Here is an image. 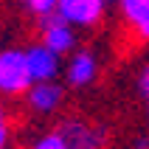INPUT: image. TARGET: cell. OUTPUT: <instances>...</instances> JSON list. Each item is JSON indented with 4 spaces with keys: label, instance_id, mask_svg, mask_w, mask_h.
Returning a JSON list of instances; mask_svg holds the SVG:
<instances>
[{
    "label": "cell",
    "instance_id": "obj_1",
    "mask_svg": "<svg viewBox=\"0 0 149 149\" xmlns=\"http://www.w3.org/2000/svg\"><path fill=\"white\" fill-rule=\"evenodd\" d=\"M34 84L28 70L25 48H0V96L3 99H23L25 90Z\"/></svg>",
    "mask_w": 149,
    "mask_h": 149
},
{
    "label": "cell",
    "instance_id": "obj_3",
    "mask_svg": "<svg viewBox=\"0 0 149 149\" xmlns=\"http://www.w3.org/2000/svg\"><path fill=\"white\" fill-rule=\"evenodd\" d=\"M37 31H40V42L42 45H48V48L54 51V54H59L62 59L79 48V37H76L79 28H73L68 20H62L56 11L48 14V17H42V20H37Z\"/></svg>",
    "mask_w": 149,
    "mask_h": 149
},
{
    "label": "cell",
    "instance_id": "obj_10",
    "mask_svg": "<svg viewBox=\"0 0 149 149\" xmlns=\"http://www.w3.org/2000/svg\"><path fill=\"white\" fill-rule=\"evenodd\" d=\"M20 3H23L25 14H31L34 20H42V17L54 14L59 6V0H20Z\"/></svg>",
    "mask_w": 149,
    "mask_h": 149
},
{
    "label": "cell",
    "instance_id": "obj_11",
    "mask_svg": "<svg viewBox=\"0 0 149 149\" xmlns=\"http://www.w3.org/2000/svg\"><path fill=\"white\" fill-rule=\"evenodd\" d=\"M11 132H14V127H11V113L6 107V99L0 96V149L11 146Z\"/></svg>",
    "mask_w": 149,
    "mask_h": 149
},
{
    "label": "cell",
    "instance_id": "obj_4",
    "mask_svg": "<svg viewBox=\"0 0 149 149\" xmlns=\"http://www.w3.org/2000/svg\"><path fill=\"white\" fill-rule=\"evenodd\" d=\"M23 104L28 113L40 118H48V116H56L62 104H65V84L51 79V82H34L23 96Z\"/></svg>",
    "mask_w": 149,
    "mask_h": 149
},
{
    "label": "cell",
    "instance_id": "obj_15",
    "mask_svg": "<svg viewBox=\"0 0 149 149\" xmlns=\"http://www.w3.org/2000/svg\"><path fill=\"white\" fill-rule=\"evenodd\" d=\"M6 149H11V146H6Z\"/></svg>",
    "mask_w": 149,
    "mask_h": 149
},
{
    "label": "cell",
    "instance_id": "obj_7",
    "mask_svg": "<svg viewBox=\"0 0 149 149\" xmlns=\"http://www.w3.org/2000/svg\"><path fill=\"white\" fill-rule=\"evenodd\" d=\"M116 11L127 37L135 45H146L149 42V0H116Z\"/></svg>",
    "mask_w": 149,
    "mask_h": 149
},
{
    "label": "cell",
    "instance_id": "obj_9",
    "mask_svg": "<svg viewBox=\"0 0 149 149\" xmlns=\"http://www.w3.org/2000/svg\"><path fill=\"white\" fill-rule=\"evenodd\" d=\"M25 149H70V146L65 143L62 132L54 127V130H48V132H40V135H37V138H34V141L28 143Z\"/></svg>",
    "mask_w": 149,
    "mask_h": 149
},
{
    "label": "cell",
    "instance_id": "obj_13",
    "mask_svg": "<svg viewBox=\"0 0 149 149\" xmlns=\"http://www.w3.org/2000/svg\"><path fill=\"white\" fill-rule=\"evenodd\" d=\"M132 149H149V132H138L132 138Z\"/></svg>",
    "mask_w": 149,
    "mask_h": 149
},
{
    "label": "cell",
    "instance_id": "obj_12",
    "mask_svg": "<svg viewBox=\"0 0 149 149\" xmlns=\"http://www.w3.org/2000/svg\"><path fill=\"white\" fill-rule=\"evenodd\" d=\"M138 96H141L143 107H146V118H149V62L138 70Z\"/></svg>",
    "mask_w": 149,
    "mask_h": 149
},
{
    "label": "cell",
    "instance_id": "obj_2",
    "mask_svg": "<svg viewBox=\"0 0 149 149\" xmlns=\"http://www.w3.org/2000/svg\"><path fill=\"white\" fill-rule=\"evenodd\" d=\"M56 130L62 132L65 143L70 149H107V127L93 121V118H84V116H65L59 118Z\"/></svg>",
    "mask_w": 149,
    "mask_h": 149
},
{
    "label": "cell",
    "instance_id": "obj_6",
    "mask_svg": "<svg viewBox=\"0 0 149 149\" xmlns=\"http://www.w3.org/2000/svg\"><path fill=\"white\" fill-rule=\"evenodd\" d=\"M107 0H59L56 14L73 25V28H96L107 17Z\"/></svg>",
    "mask_w": 149,
    "mask_h": 149
},
{
    "label": "cell",
    "instance_id": "obj_14",
    "mask_svg": "<svg viewBox=\"0 0 149 149\" xmlns=\"http://www.w3.org/2000/svg\"><path fill=\"white\" fill-rule=\"evenodd\" d=\"M107 3H110V6H116V0H107Z\"/></svg>",
    "mask_w": 149,
    "mask_h": 149
},
{
    "label": "cell",
    "instance_id": "obj_8",
    "mask_svg": "<svg viewBox=\"0 0 149 149\" xmlns=\"http://www.w3.org/2000/svg\"><path fill=\"white\" fill-rule=\"evenodd\" d=\"M25 56H28V70H31V79L34 82H51L62 73V56L54 54L48 45L42 42H31L25 48Z\"/></svg>",
    "mask_w": 149,
    "mask_h": 149
},
{
    "label": "cell",
    "instance_id": "obj_5",
    "mask_svg": "<svg viewBox=\"0 0 149 149\" xmlns=\"http://www.w3.org/2000/svg\"><path fill=\"white\" fill-rule=\"evenodd\" d=\"M99 56L93 54L90 48H76L73 54L65 56V65H62V76H65V84L73 87V90H84L90 87L96 79H99Z\"/></svg>",
    "mask_w": 149,
    "mask_h": 149
}]
</instances>
